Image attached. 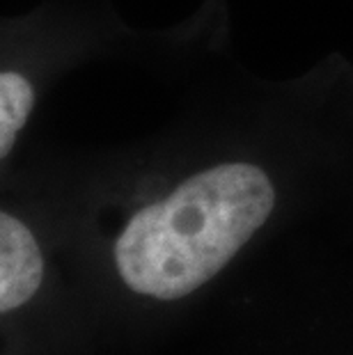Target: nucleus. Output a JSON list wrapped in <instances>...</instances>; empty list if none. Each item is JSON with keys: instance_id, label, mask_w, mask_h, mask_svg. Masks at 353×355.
Returning a JSON list of instances; mask_svg holds the SVG:
<instances>
[{"instance_id": "2", "label": "nucleus", "mask_w": 353, "mask_h": 355, "mask_svg": "<svg viewBox=\"0 0 353 355\" xmlns=\"http://www.w3.org/2000/svg\"><path fill=\"white\" fill-rule=\"evenodd\" d=\"M44 277L42 252L24 223L0 216V312L28 303Z\"/></svg>"}, {"instance_id": "3", "label": "nucleus", "mask_w": 353, "mask_h": 355, "mask_svg": "<svg viewBox=\"0 0 353 355\" xmlns=\"http://www.w3.org/2000/svg\"><path fill=\"white\" fill-rule=\"evenodd\" d=\"M33 85L21 73H0V156L3 158L10 156L17 133L24 128L30 110H33Z\"/></svg>"}, {"instance_id": "1", "label": "nucleus", "mask_w": 353, "mask_h": 355, "mask_svg": "<svg viewBox=\"0 0 353 355\" xmlns=\"http://www.w3.org/2000/svg\"><path fill=\"white\" fill-rule=\"evenodd\" d=\"M273 204L271 181L255 165L200 172L131 218L115 243L119 277L142 296L182 298L221 273Z\"/></svg>"}]
</instances>
